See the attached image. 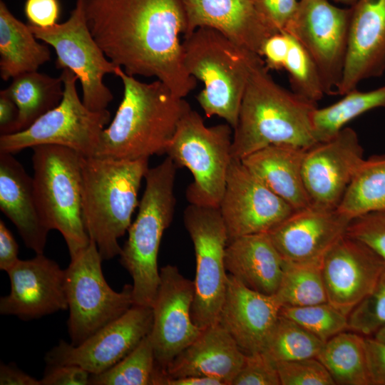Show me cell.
I'll use <instances>...</instances> for the list:
<instances>
[{"label": "cell", "mask_w": 385, "mask_h": 385, "mask_svg": "<svg viewBox=\"0 0 385 385\" xmlns=\"http://www.w3.org/2000/svg\"><path fill=\"white\" fill-rule=\"evenodd\" d=\"M148 160L81 156L83 223L103 260L121 253L118 239L128 232L139 204Z\"/></svg>", "instance_id": "obj_4"}, {"label": "cell", "mask_w": 385, "mask_h": 385, "mask_svg": "<svg viewBox=\"0 0 385 385\" xmlns=\"http://www.w3.org/2000/svg\"><path fill=\"white\" fill-rule=\"evenodd\" d=\"M279 314L299 324L324 342L344 331L349 330L348 316L329 302L281 307Z\"/></svg>", "instance_id": "obj_37"}, {"label": "cell", "mask_w": 385, "mask_h": 385, "mask_svg": "<svg viewBox=\"0 0 385 385\" xmlns=\"http://www.w3.org/2000/svg\"><path fill=\"white\" fill-rule=\"evenodd\" d=\"M282 306L275 295L250 289L230 274L217 323L245 354L265 350Z\"/></svg>", "instance_id": "obj_22"}, {"label": "cell", "mask_w": 385, "mask_h": 385, "mask_svg": "<svg viewBox=\"0 0 385 385\" xmlns=\"http://www.w3.org/2000/svg\"><path fill=\"white\" fill-rule=\"evenodd\" d=\"M384 269L385 262L371 248L344 235L322 259L327 302L348 316L371 293Z\"/></svg>", "instance_id": "obj_18"}, {"label": "cell", "mask_w": 385, "mask_h": 385, "mask_svg": "<svg viewBox=\"0 0 385 385\" xmlns=\"http://www.w3.org/2000/svg\"><path fill=\"white\" fill-rule=\"evenodd\" d=\"M290 34L286 31L276 32L263 43L259 55L268 69H282L287 53Z\"/></svg>", "instance_id": "obj_45"}, {"label": "cell", "mask_w": 385, "mask_h": 385, "mask_svg": "<svg viewBox=\"0 0 385 385\" xmlns=\"http://www.w3.org/2000/svg\"><path fill=\"white\" fill-rule=\"evenodd\" d=\"M282 69L287 72L292 91L296 94L316 103L326 95L314 61L292 34Z\"/></svg>", "instance_id": "obj_36"}, {"label": "cell", "mask_w": 385, "mask_h": 385, "mask_svg": "<svg viewBox=\"0 0 385 385\" xmlns=\"http://www.w3.org/2000/svg\"><path fill=\"white\" fill-rule=\"evenodd\" d=\"M160 284L152 305L150 336L156 366L165 369L200 334L201 329L191 317L194 282L180 274L175 265L160 270Z\"/></svg>", "instance_id": "obj_16"}, {"label": "cell", "mask_w": 385, "mask_h": 385, "mask_svg": "<svg viewBox=\"0 0 385 385\" xmlns=\"http://www.w3.org/2000/svg\"><path fill=\"white\" fill-rule=\"evenodd\" d=\"M363 155L357 133L349 127L307 148L302 173L311 204L337 209L364 160Z\"/></svg>", "instance_id": "obj_17"}, {"label": "cell", "mask_w": 385, "mask_h": 385, "mask_svg": "<svg viewBox=\"0 0 385 385\" xmlns=\"http://www.w3.org/2000/svg\"><path fill=\"white\" fill-rule=\"evenodd\" d=\"M182 49L188 73L203 83L197 101L205 115L218 116L234 129L252 63L258 54L207 27L184 36Z\"/></svg>", "instance_id": "obj_6"}, {"label": "cell", "mask_w": 385, "mask_h": 385, "mask_svg": "<svg viewBox=\"0 0 385 385\" xmlns=\"http://www.w3.org/2000/svg\"><path fill=\"white\" fill-rule=\"evenodd\" d=\"M0 209L25 245L42 254L50 231L40 212L31 177L12 153L0 152Z\"/></svg>", "instance_id": "obj_25"}, {"label": "cell", "mask_w": 385, "mask_h": 385, "mask_svg": "<svg viewBox=\"0 0 385 385\" xmlns=\"http://www.w3.org/2000/svg\"><path fill=\"white\" fill-rule=\"evenodd\" d=\"M86 4V0H76L69 18L62 24L49 28L29 26L37 39L54 48L56 68H68L78 78L83 104L90 110L101 111L113 99L103 77L115 74L118 66L106 56L93 37L88 26Z\"/></svg>", "instance_id": "obj_11"}, {"label": "cell", "mask_w": 385, "mask_h": 385, "mask_svg": "<svg viewBox=\"0 0 385 385\" xmlns=\"http://www.w3.org/2000/svg\"><path fill=\"white\" fill-rule=\"evenodd\" d=\"M324 342L293 320L279 314L265 351L275 361L317 357Z\"/></svg>", "instance_id": "obj_35"}, {"label": "cell", "mask_w": 385, "mask_h": 385, "mask_svg": "<svg viewBox=\"0 0 385 385\" xmlns=\"http://www.w3.org/2000/svg\"><path fill=\"white\" fill-rule=\"evenodd\" d=\"M51 60L48 47L37 41L26 25L0 1V76L4 81L38 71Z\"/></svg>", "instance_id": "obj_28"}, {"label": "cell", "mask_w": 385, "mask_h": 385, "mask_svg": "<svg viewBox=\"0 0 385 385\" xmlns=\"http://www.w3.org/2000/svg\"><path fill=\"white\" fill-rule=\"evenodd\" d=\"M188 36L199 28L215 29L237 45L259 55L275 31L258 12L255 0H181ZM260 56V55H259Z\"/></svg>", "instance_id": "obj_23"}, {"label": "cell", "mask_w": 385, "mask_h": 385, "mask_svg": "<svg viewBox=\"0 0 385 385\" xmlns=\"http://www.w3.org/2000/svg\"><path fill=\"white\" fill-rule=\"evenodd\" d=\"M231 385H281L276 361L265 351L245 354Z\"/></svg>", "instance_id": "obj_41"}, {"label": "cell", "mask_w": 385, "mask_h": 385, "mask_svg": "<svg viewBox=\"0 0 385 385\" xmlns=\"http://www.w3.org/2000/svg\"><path fill=\"white\" fill-rule=\"evenodd\" d=\"M350 221L337 208L310 204L294 210L267 233L284 261H320L346 235Z\"/></svg>", "instance_id": "obj_20"}, {"label": "cell", "mask_w": 385, "mask_h": 385, "mask_svg": "<svg viewBox=\"0 0 385 385\" xmlns=\"http://www.w3.org/2000/svg\"><path fill=\"white\" fill-rule=\"evenodd\" d=\"M245 354L218 323L201 329L198 337L161 369L170 377L206 376L231 385Z\"/></svg>", "instance_id": "obj_24"}, {"label": "cell", "mask_w": 385, "mask_h": 385, "mask_svg": "<svg viewBox=\"0 0 385 385\" xmlns=\"http://www.w3.org/2000/svg\"><path fill=\"white\" fill-rule=\"evenodd\" d=\"M377 108H385V85L365 92L355 88L332 105L320 108L317 107L312 115L317 142L329 140L351 120Z\"/></svg>", "instance_id": "obj_32"}, {"label": "cell", "mask_w": 385, "mask_h": 385, "mask_svg": "<svg viewBox=\"0 0 385 385\" xmlns=\"http://www.w3.org/2000/svg\"><path fill=\"white\" fill-rule=\"evenodd\" d=\"M183 220L193 243L196 262L191 317L202 329L217 323L223 302L227 274L225 266L227 232L217 207L189 204Z\"/></svg>", "instance_id": "obj_12"}, {"label": "cell", "mask_w": 385, "mask_h": 385, "mask_svg": "<svg viewBox=\"0 0 385 385\" xmlns=\"http://www.w3.org/2000/svg\"><path fill=\"white\" fill-rule=\"evenodd\" d=\"M337 210L352 220L385 210V155L364 159L348 186Z\"/></svg>", "instance_id": "obj_31"}, {"label": "cell", "mask_w": 385, "mask_h": 385, "mask_svg": "<svg viewBox=\"0 0 385 385\" xmlns=\"http://www.w3.org/2000/svg\"><path fill=\"white\" fill-rule=\"evenodd\" d=\"M326 367L335 384L371 385L365 337L344 331L324 342L316 357Z\"/></svg>", "instance_id": "obj_29"}, {"label": "cell", "mask_w": 385, "mask_h": 385, "mask_svg": "<svg viewBox=\"0 0 385 385\" xmlns=\"http://www.w3.org/2000/svg\"><path fill=\"white\" fill-rule=\"evenodd\" d=\"M19 109L5 89L0 91V133L1 135L18 131Z\"/></svg>", "instance_id": "obj_48"}, {"label": "cell", "mask_w": 385, "mask_h": 385, "mask_svg": "<svg viewBox=\"0 0 385 385\" xmlns=\"http://www.w3.org/2000/svg\"><path fill=\"white\" fill-rule=\"evenodd\" d=\"M32 150L34 186L40 212L49 230L62 235L72 259L91 241L83 220L81 155L56 145Z\"/></svg>", "instance_id": "obj_7"}, {"label": "cell", "mask_w": 385, "mask_h": 385, "mask_svg": "<svg viewBox=\"0 0 385 385\" xmlns=\"http://www.w3.org/2000/svg\"><path fill=\"white\" fill-rule=\"evenodd\" d=\"M317 107L316 103L278 84L257 55L233 129L232 157L242 160L270 145L309 148L317 143L312 125Z\"/></svg>", "instance_id": "obj_2"}, {"label": "cell", "mask_w": 385, "mask_h": 385, "mask_svg": "<svg viewBox=\"0 0 385 385\" xmlns=\"http://www.w3.org/2000/svg\"><path fill=\"white\" fill-rule=\"evenodd\" d=\"M351 8L329 0H299L296 16L286 32L305 48L320 74L325 94L337 93L347 48Z\"/></svg>", "instance_id": "obj_13"}, {"label": "cell", "mask_w": 385, "mask_h": 385, "mask_svg": "<svg viewBox=\"0 0 385 385\" xmlns=\"http://www.w3.org/2000/svg\"><path fill=\"white\" fill-rule=\"evenodd\" d=\"M349 329L373 337L385 327V269L371 293L348 315Z\"/></svg>", "instance_id": "obj_38"}, {"label": "cell", "mask_w": 385, "mask_h": 385, "mask_svg": "<svg viewBox=\"0 0 385 385\" xmlns=\"http://www.w3.org/2000/svg\"><path fill=\"white\" fill-rule=\"evenodd\" d=\"M115 75L122 81L123 96L95 156L138 159L165 154L189 103L160 80L141 82L120 66Z\"/></svg>", "instance_id": "obj_3"}, {"label": "cell", "mask_w": 385, "mask_h": 385, "mask_svg": "<svg viewBox=\"0 0 385 385\" xmlns=\"http://www.w3.org/2000/svg\"><path fill=\"white\" fill-rule=\"evenodd\" d=\"M218 208L228 242L244 235L267 233L294 210L257 178L241 160L233 158Z\"/></svg>", "instance_id": "obj_15"}, {"label": "cell", "mask_w": 385, "mask_h": 385, "mask_svg": "<svg viewBox=\"0 0 385 385\" xmlns=\"http://www.w3.org/2000/svg\"><path fill=\"white\" fill-rule=\"evenodd\" d=\"M24 14L29 25L49 28L58 24L61 5L58 0H26Z\"/></svg>", "instance_id": "obj_43"}, {"label": "cell", "mask_w": 385, "mask_h": 385, "mask_svg": "<svg viewBox=\"0 0 385 385\" xmlns=\"http://www.w3.org/2000/svg\"><path fill=\"white\" fill-rule=\"evenodd\" d=\"M287 145H270L241 160L268 189L294 210L311 204L302 173L306 150Z\"/></svg>", "instance_id": "obj_27"}, {"label": "cell", "mask_w": 385, "mask_h": 385, "mask_svg": "<svg viewBox=\"0 0 385 385\" xmlns=\"http://www.w3.org/2000/svg\"><path fill=\"white\" fill-rule=\"evenodd\" d=\"M284 262V272L274 294L282 307H303L327 302L320 261Z\"/></svg>", "instance_id": "obj_33"}, {"label": "cell", "mask_w": 385, "mask_h": 385, "mask_svg": "<svg viewBox=\"0 0 385 385\" xmlns=\"http://www.w3.org/2000/svg\"><path fill=\"white\" fill-rule=\"evenodd\" d=\"M347 48L337 93L385 72V0H357L350 6Z\"/></svg>", "instance_id": "obj_21"}, {"label": "cell", "mask_w": 385, "mask_h": 385, "mask_svg": "<svg viewBox=\"0 0 385 385\" xmlns=\"http://www.w3.org/2000/svg\"><path fill=\"white\" fill-rule=\"evenodd\" d=\"M263 19L275 31H286L294 20L299 0H255Z\"/></svg>", "instance_id": "obj_42"}, {"label": "cell", "mask_w": 385, "mask_h": 385, "mask_svg": "<svg viewBox=\"0 0 385 385\" xmlns=\"http://www.w3.org/2000/svg\"><path fill=\"white\" fill-rule=\"evenodd\" d=\"M225 266L228 274L250 289L274 295L284 262L267 232L244 235L228 242Z\"/></svg>", "instance_id": "obj_26"}, {"label": "cell", "mask_w": 385, "mask_h": 385, "mask_svg": "<svg viewBox=\"0 0 385 385\" xmlns=\"http://www.w3.org/2000/svg\"><path fill=\"white\" fill-rule=\"evenodd\" d=\"M281 385H334L330 374L316 357L276 361Z\"/></svg>", "instance_id": "obj_39"}, {"label": "cell", "mask_w": 385, "mask_h": 385, "mask_svg": "<svg viewBox=\"0 0 385 385\" xmlns=\"http://www.w3.org/2000/svg\"><path fill=\"white\" fill-rule=\"evenodd\" d=\"M332 1L344 4V5L351 6L356 2L357 0H332Z\"/></svg>", "instance_id": "obj_51"}, {"label": "cell", "mask_w": 385, "mask_h": 385, "mask_svg": "<svg viewBox=\"0 0 385 385\" xmlns=\"http://www.w3.org/2000/svg\"><path fill=\"white\" fill-rule=\"evenodd\" d=\"M373 337L385 344V327L379 330Z\"/></svg>", "instance_id": "obj_50"}, {"label": "cell", "mask_w": 385, "mask_h": 385, "mask_svg": "<svg viewBox=\"0 0 385 385\" xmlns=\"http://www.w3.org/2000/svg\"><path fill=\"white\" fill-rule=\"evenodd\" d=\"M91 374L74 364L48 365L41 385H86Z\"/></svg>", "instance_id": "obj_44"}, {"label": "cell", "mask_w": 385, "mask_h": 385, "mask_svg": "<svg viewBox=\"0 0 385 385\" xmlns=\"http://www.w3.org/2000/svg\"><path fill=\"white\" fill-rule=\"evenodd\" d=\"M153 309L133 305L122 316L78 345L61 340L46 355L47 365L74 364L101 374L130 354L150 333Z\"/></svg>", "instance_id": "obj_14"}, {"label": "cell", "mask_w": 385, "mask_h": 385, "mask_svg": "<svg viewBox=\"0 0 385 385\" xmlns=\"http://www.w3.org/2000/svg\"><path fill=\"white\" fill-rule=\"evenodd\" d=\"M19 245L10 230L0 220V270L8 272L20 259Z\"/></svg>", "instance_id": "obj_47"}, {"label": "cell", "mask_w": 385, "mask_h": 385, "mask_svg": "<svg viewBox=\"0 0 385 385\" xmlns=\"http://www.w3.org/2000/svg\"><path fill=\"white\" fill-rule=\"evenodd\" d=\"M371 385H385V344L373 337H365Z\"/></svg>", "instance_id": "obj_46"}, {"label": "cell", "mask_w": 385, "mask_h": 385, "mask_svg": "<svg viewBox=\"0 0 385 385\" xmlns=\"http://www.w3.org/2000/svg\"><path fill=\"white\" fill-rule=\"evenodd\" d=\"M346 235L364 243L385 262V210L351 220Z\"/></svg>", "instance_id": "obj_40"}, {"label": "cell", "mask_w": 385, "mask_h": 385, "mask_svg": "<svg viewBox=\"0 0 385 385\" xmlns=\"http://www.w3.org/2000/svg\"><path fill=\"white\" fill-rule=\"evenodd\" d=\"M156 363L150 334L109 369L91 374L93 385H152Z\"/></svg>", "instance_id": "obj_34"}, {"label": "cell", "mask_w": 385, "mask_h": 385, "mask_svg": "<svg viewBox=\"0 0 385 385\" xmlns=\"http://www.w3.org/2000/svg\"><path fill=\"white\" fill-rule=\"evenodd\" d=\"M0 384L41 385V380L31 376L14 365L1 363L0 366Z\"/></svg>", "instance_id": "obj_49"}, {"label": "cell", "mask_w": 385, "mask_h": 385, "mask_svg": "<svg viewBox=\"0 0 385 385\" xmlns=\"http://www.w3.org/2000/svg\"><path fill=\"white\" fill-rule=\"evenodd\" d=\"M232 134L227 123L206 126L191 108L180 120L165 154L193 176L186 190L190 204L219 207L232 158Z\"/></svg>", "instance_id": "obj_8"}, {"label": "cell", "mask_w": 385, "mask_h": 385, "mask_svg": "<svg viewBox=\"0 0 385 385\" xmlns=\"http://www.w3.org/2000/svg\"><path fill=\"white\" fill-rule=\"evenodd\" d=\"M102 261L96 244L91 240L65 270L67 324L73 345L83 342L133 305V285L125 284L120 292L113 290L104 278Z\"/></svg>", "instance_id": "obj_10"}, {"label": "cell", "mask_w": 385, "mask_h": 385, "mask_svg": "<svg viewBox=\"0 0 385 385\" xmlns=\"http://www.w3.org/2000/svg\"><path fill=\"white\" fill-rule=\"evenodd\" d=\"M63 96L54 108L25 130L0 136V152L15 153L28 148L56 145L68 148L81 156H95L103 131L111 121L107 109L92 111L80 99L78 78L63 69Z\"/></svg>", "instance_id": "obj_9"}, {"label": "cell", "mask_w": 385, "mask_h": 385, "mask_svg": "<svg viewBox=\"0 0 385 385\" xmlns=\"http://www.w3.org/2000/svg\"><path fill=\"white\" fill-rule=\"evenodd\" d=\"M5 90L19 109V132L56 108L63 98L64 87L61 76L56 78L36 71L14 77Z\"/></svg>", "instance_id": "obj_30"}, {"label": "cell", "mask_w": 385, "mask_h": 385, "mask_svg": "<svg viewBox=\"0 0 385 385\" xmlns=\"http://www.w3.org/2000/svg\"><path fill=\"white\" fill-rule=\"evenodd\" d=\"M86 11L93 37L128 75L156 77L181 98L195 88L183 61L181 0H86Z\"/></svg>", "instance_id": "obj_1"}, {"label": "cell", "mask_w": 385, "mask_h": 385, "mask_svg": "<svg viewBox=\"0 0 385 385\" xmlns=\"http://www.w3.org/2000/svg\"><path fill=\"white\" fill-rule=\"evenodd\" d=\"M178 168L167 156L148 169L138 215L128 230V239L119 255L120 264L133 279V305L152 307L159 287L158 251L175 212Z\"/></svg>", "instance_id": "obj_5"}, {"label": "cell", "mask_w": 385, "mask_h": 385, "mask_svg": "<svg viewBox=\"0 0 385 385\" xmlns=\"http://www.w3.org/2000/svg\"><path fill=\"white\" fill-rule=\"evenodd\" d=\"M10 293L0 299V313L23 320L68 309L65 270L43 253L19 262L8 272Z\"/></svg>", "instance_id": "obj_19"}]
</instances>
